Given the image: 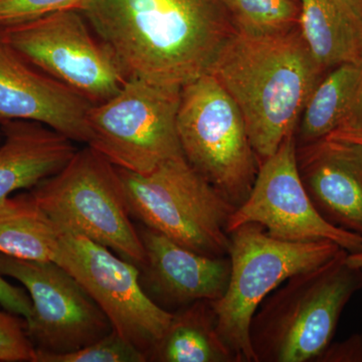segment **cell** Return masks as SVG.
<instances>
[{"mask_svg":"<svg viewBox=\"0 0 362 362\" xmlns=\"http://www.w3.org/2000/svg\"><path fill=\"white\" fill-rule=\"evenodd\" d=\"M0 127V202L57 175L78 150L76 142L44 124L6 121Z\"/></svg>","mask_w":362,"mask_h":362,"instance_id":"2e32d148","label":"cell"},{"mask_svg":"<svg viewBox=\"0 0 362 362\" xmlns=\"http://www.w3.org/2000/svg\"><path fill=\"white\" fill-rule=\"evenodd\" d=\"M318 362H362V333L345 341L330 344L317 359Z\"/></svg>","mask_w":362,"mask_h":362,"instance_id":"484cf974","label":"cell"},{"mask_svg":"<svg viewBox=\"0 0 362 362\" xmlns=\"http://www.w3.org/2000/svg\"><path fill=\"white\" fill-rule=\"evenodd\" d=\"M235 32L270 35L298 28L297 0H223Z\"/></svg>","mask_w":362,"mask_h":362,"instance_id":"44dd1931","label":"cell"},{"mask_svg":"<svg viewBox=\"0 0 362 362\" xmlns=\"http://www.w3.org/2000/svg\"><path fill=\"white\" fill-rule=\"evenodd\" d=\"M117 168L133 218L199 254L228 256L226 228L235 206L183 154L147 173Z\"/></svg>","mask_w":362,"mask_h":362,"instance_id":"277c9868","label":"cell"},{"mask_svg":"<svg viewBox=\"0 0 362 362\" xmlns=\"http://www.w3.org/2000/svg\"><path fill=\"white\" fill-rule=\"evenodd\" d=\"M0 33L30 65L92 105L115 96L127 81L113 54L96 39L78 9L7 26Z\"/></svg>","mask_w":362,"mask_h":362,"instance_id":"9c48e42d","label":"cell"},{"mask_svg":"<svg viewBox=\"0 0 362 362\" xmlns=\"http://www.w3.org/2000/svg\"><path fill=\"white\" fill-rule=\"evenodd\" d=\"M0 362H35V349L23 316L0 310Z\"/></svg>","mask_w":362,"mask_h":362,"instance_id":"cb8c5ba5","label":"cell"},{"mask_svg":"<svg viewBox=\"0 0 362 362\" xmlns=\"http://www.w3.org/2000/svg\"><path fill=\"white\" fill-rule=\"evenodd\" d=\"M328 137L334 138V139L344 140V141L357 143V144L362 145V129L354 131V132L350 133L331 134L328 136Z\"/></svg>","mask_w":362,"mask_h":362,"instance_id":"f1b7e54d","label":"cell"},{"mask_svg":"<svg viewBox=\"0 0 362 362\" xmlns=\"http://www.w3.org/2000/svg\"><path fill=\"white\" fill-rule=\"evenodd\" d=\"M340 13L362 35V0H332Z\"/></svg>","mask_w":362,"mask_h":362,"instance_id":"4316f807","label":"cell"},{"mask_svg":"<svg viewBox=\"0 0 362 362\" xmlns=\"http://www.w3.org/2000/svg\"><path fill=\"white\" fill-rule=\"evenodd\" d=\"M341 250L322 265L298 273L259 305L250 326L255 362L317 361L331 344L362 271Z\"/></svg>","mask_w":362,"mask_h":362,"instance_id":"3957f363","label":"cell"},{"mask_svg":"<svg viewBox=\"0 0 362 362\" xmlns=\"http://www.w3.org/2000/svg\"><path fill=\"white\" fill-rule=\"evenodd\" d=\"M341 250L328 240H277L255 223L230 233V281L223 297L211 305L218 332L240 362H255L250 326L262 302L292 276L322 265Z\"/></svg>","mask_w":362,"mask_h":362,"instance_id":"8992f818","label":"cell"},{"mask_svg":"<svg viewBox=\"0 0 362 362\" xmlns=\"http://www.w3.org/2000/svg\"><path fill=\"white\" fill-rule=\"evenodd\" d=\"M362 63V59H361ZM362 129V71L361 83H359L358 90H357L356 102L349 121L341 129L335 131L332 134H340V133H350L354 131ZM331 135V134H330Z\"/></svg>","mask_w":362,"mask_h":362,"instance_id":"83f0119b","label":"cell"},{"mask_svg":"<svg viewBox=\"0 0 362 362\" xmlns=\"http://www.w3.org/2000/svg\"><path fill=\"white\" fill-rule=\"evenodd\" d=\"M298 28L324 71L362 58V35L340 13L332 0H299Z\"/></svg>","mask_w":362,"mask_h":362,"instance_id":"ffe728a7","label":"cell"},{"mask_svg":"<svg viewBox=\"0 0 362 362\" xmlns=\"http://www.w3.org/2000/svg\"><path fill=\"white\" fill-rule=\"evenodd\" d=\"M361 71V59L335 66L321 78L298 123L297 145L318 141L344 127L354 109Z\"/></svg>","mask_w":362,"mask_h":362,"instance_id":"d6986e66","label":"cell"},{"mask_svg":"<svg viewBox=\"0 0 362 362\" xmlns=\"http://www.w3.org/2000/svg\"><path fill=\"white\" fill-rule=\"evenodd\" d=\"M1 139H2V131H1V127H0V142H1Z\"/></svg>","mask_w":362,"mask_h":362,"instance_id":"4dcf8cb0","label":"cell"},{"mask_svg":"<svg viewBox=\"0 0 362 362\" xmlns=\"http://www.w3.org/2000/svg\"><path fill=\"white\" fill-rule=\"evenodd\" d=\"M180 93V87L128 78L115 96L90 107L87 145L136 173L183 154L176 126Z\"/></svg>","mask_w":362,"mask_h":362,"instance_id":"ba28073f","label":"cell"},{"mask_svg":"<svg viewBox=\"0 0 362 362\" xmlns=\"http://www.w3.org/2000/svg\"><path fill=\"white\" fill-rule=\"evenodd\" d=\"M295 135L289 136L273 156L259 163L249 197L228 220V233L255 223L284 242L328 240L349 254L361 252V235L331 225L312 204L298 171Z\"/></svg>","mask_w":362,"mask_h":362,"instance_id":"7c38bea8","label":"cell"},{"mask_svg":"<svg viewBox=\"0 0 362 362\" xmlns=\"http://www.w3.org/2000/svg\"><path fill=\"white\" fill-rule=\"evenodd\" d=\"M324 71L296 28L259 37L235 32L209 74L237 104L261 163L295 135Z\"/></svg>","mask_w":362,"mask_h":362,"instance_id":"7a4b0ae2","label":"cell"},{"mask_svg":"<svg viewBox=\"0 0 362 362\" xmlns=\"http://www.w3.org/2000/svg\"><path fill=\"white\" fill-rule=\"evenodd\" d=\"M345 261H346L347 265L351 268L362 271V251L356 252V254H347Z\"/></svg>","mask_w":362,"mask_h":362,"instance_id":"f546056e","label":"cell"},{"mask_svg":"<svg viewBox=\"0 0 362 362\" xmlns=\"http://www.w3.org/2000/svg\"><path fill=\"white\" fill-rule=\"evenodd\" d=\"M0 274L18 281L32 300L26 320L35 351L68 354L106 337L113 326L89 293L56 262L0 254Z\"/></svg>","mask_w":362,"mask_h":362,"instance_id":"8fae6325","label":"cell"},{"mask_svg":"<svg viewBox=\"0 0 362 362\" xmlns=\"http://www.w3.org/2000/svg\"><path fill=\"white\" fill-rule=\"evenodd\" d=\"M138 233L145 251L140 281L161 308L177 310L201 300L216 301L225 294L230 257L199 254L145 226Z\"/></svg>","mask_w":362,"mask_h":362,"instance_id":"5bb4252c","label":"cell"},{"mask_svg":"<svg viewBox=\"0 0 362 362\" xmlns=\"http://www.w3.org/2000/svg\"><path fill=\"white\" fill-rule=\"evenodd\" d=\"M87 0H0V28L20 25L59 11H82Z\"/></svg>","mask_w":362,"mask_h":362,"instance_id":"603a6c76","label":"cell"},{"mask_svg":"<svg viewBox=\"0 0 362 362\" xmlns=\"http://www.w3.org/2000/svg\"><path fill=\"white\" fill-rule=\"evenodd\" d=\"M300 177L331 225L362 237V145L326 137L297 145Z\"/></svg>","mask_w":362,"mask_h":362,"instance_id":"9a60e30c","label":"cell"},{"mask_svg":"<svg viewBox=\"0 0 362 362\" xmlns=\"http://www.w3.org/2000/svg\"><path fill=\"white\" fill-rule=\"evenodd\" d=\"M62 232L30 192L0 202V254L54 262Z\"/></svg>","mask_w":362,"mask_h":362,"instance_id":"ac0fdd59","label":"cell"},{"mask_svg":"<svg viewBox=\"0 0 362 362\" xmlns=\"http://www.w3.org/2000/svg\"><path fill=\"white\" fill-rule=\"evenodd\" d=\"M82 13L127 80L171 87L211 73L235 33L223 0H87Z\"/></svg>","mask_w":362,"mask_h":362,"instance_id":"6da1fadb","label":"cell"},{"mask_svg":"<svg viewBox=\"0 0 362 362\" xmlns=\"http://www.w3.org/2000/svg\"><path fill=\"white\" fill-rule=\"evenodd\" d=\"M92 106L84 97L30 65L0 33V123L44 124L74 142L87 145V115Z\"/></svg>","mask_w":362,"mask_h":362,"instance_id":"4fadbf2b","label":"cell"},{"mask_svg":"<svg viewBox=\"0 0 362 362\" xmlns=\"http://www.w3.org/2000/svg\"><path fill=\"white\" fill-rule=\"evenodd\" d=\"M146 356L112 330L106 337L68 354L35 351V362H145Z\"/></svg>","mask_w":362,"mask_h":362,"instance_id":"7402d4cb","label":"cell"},{"mask_svg":"<svg viewBox=\"0 0 362 362\" xmlns=\"http://www.w3.org/2000/svg\"><path fill=\"white\" fill-rule=\"evenodd\" d=\"M62 233L84 235L138 268L144 247L132 223L125 188L117 166L96 149H78L57 175L30 189Z\"/></svg>","mask_w":362,"mask_h":362,"instance_id":"5b68a950","label":"cell"},{"mask_svg":"<svg viewBox=\"0 0 362 362\" xmlns=\"http://www.w3.org/2000/svg\"><path fill=\"white\" fill-rule=\"evenodd\" d=\"M77 279L113 329L146 356L165 333L173 312L143 289L140 269L107 247L77 233H62L54 261Z\"/></svg>","mask_w":362,"mask_h":362,"instance_id":"30bf717a","label":"cell"},{"mask_svg":"<svg viewBox=\"0 0 362 362\" xmlns=\"http://www.w3.org/2000/svg\"><path fill=\"white\" fill-rule=\"evenodd\" d=\"M0 305L4 309L28 319L32 313V300L25 288L16 287L0 274Z\"/></svg>","mask_w":362,"mask_h":362,"instance_id":"d4e9b609","label":"cell"},{"mask_svg":"<svg viewBox=\"0 0 362 362\" xmlns=\"http://www.w3.org/2000/svg\"><path fill=\"white\" fill-rule=\"evenodd\" d=\"M178 139L188 163L233 206L251 192L259 161L232 97L211 74L181 88Z\"/></svg>","mask_w":362,"mask_h":362,"instance_id":"52a82bcc","label":"cell"},{"mask_svg":"<svg viewBox=\"0 0 362 362\" xmlns=\"http://www.w3.org/2000/svg\"><path fill=\"white\" fill-rule=\"evenodd\" d=\"M147 361L240 362L221 337L211 301L201 300L173 312L168 329Z\"/></svg>","mask_w":362,"mask_h":362,"instance_id":"e0dca14e","label":"cell"}]
</instances>
